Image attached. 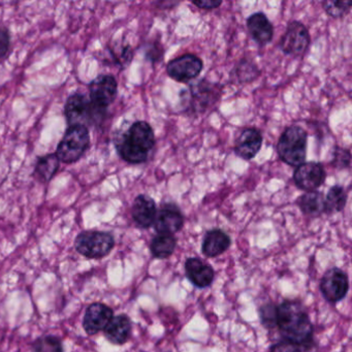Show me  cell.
<instances>
[{"label": "cell", "instance_id": "obj_1", "mask_svg": "<svg viewBox=\"0 0 352 352\" xmlns=\"http://www.w3.org/2000/svg\"><path fill=\"white\" fill-rule=\"evenodd\" d=\"M276 327L286 341L302 348L312 345L314 327L304 305L298 300H286L276 305Z\"/></svg>", "mask_w": 352, "mask_h": 352}, {"label": "cell", "instance_id": "obj_2", "mask_svg": "<svg viewBox=\"0 0 352 352\" xmlns=\"http://www.w3.org/2000/svg\"><path fill=\"white\" fill-rule=\"evenodd\" d=\"M155 143L151 125L146 121H135L117 141L116 149L127 164H141L147 162Z\"/></svg>", "mask_w": 352, "mask_h": 352}, {"label": "cell", "instance_id": "obj_3", "mask_svg": "<svg viewBox=\"0 0 352 352\" xmlns=\"http://www.w3.org/2000/svg\"><path fill=\"white\" fill-rule=\"evenodd\" d=\"M308 133L298 125H290L280 135L277 153L280 160L289 166L304 164L307 156Z\"/></svg>", "mask_w": 352, "mask_h": 352}, {"label": "cell", "instance_id": "obj_4", "mask_svg": "<svg viewBox=\"0 0 352 352\" xmlns=\"http://www.w3.org/2000/svg\"><path fill=\"white\" fill-rule=\"evenodd\" d=\"M90 133L84 125H71L57 146L56 155L60 162L73 164L79 162L90 148Z\"/></svg>", "mask_w": 352, "mask_h": 352}, {"label": "cell", "instance_id": "obj_5", "mask_svg": "<svg viewBox=\"0 0 352 352\" xmlns=\"http://www.w3.org/2000/svg\"><path fill=\"white\" fill-rule=\"evenodd\" d=\"M185 112L201 115L213 108L221 98L222 86L203 79L184 90Z\"/></svg>", "mask_w": 352, "mask_h": 352}, {"label": "cell", "instance_id": "obj_6", "mask_svg": "<svg viewBox=\"0 0 352 352\" xmlns=\"http://www.w3.org/2000/svg\"><path fill=\"white\" fill-rule=\"evenodd\" d=\"M107 110L94 106L83 94H74L67 98L65 106V116L71 125L96 124L106 117Z\"/></svg>", "mask_w": 352, "mask_h": 352}, {"label": "cell", "instance_id": "obj_7", "mask_svg": "<svg viewBox=\"0 0 352 352\" xmlns=\"http://www.w3.org/2000/svg\"><path fill=\"white\" fill-rule=\"evenodd\" d=\"M114 247V236L102 230H83L75 240L77 252L88 259L104 258L112 252Z\"/></svg>", "mask_w": 352, "mask_h": 352}, {"label": "cell", "instance_id": "obj_8", "mask_svg": "<svg viewBox=\"0 0 352 352\" xmlns=\"http://www.w3.org/2000/svg\"><path fill=\"white\" fill-rule=\"evenodd\" d=\"M311 44L308 28L300 21H292L280 40V50L294 58H300L306 54Z\"/></svg>", "mask_w": 352, "mask_h": 352}, {"label": "cell", "instance_id": "obj_9", "mask_svg": "<svg viewBox=\"0 0 352 352\" xmlns=\"http://www.w3.org/2000/svg\"><path fill=\"white\" fill-rule=\"evenodd\" d=\"M319 289L324 300L329 304H337L341 302L349 290V279L347 274L333 267L323 274L319 284Z\"/></svg>", "mask_w": 352, "mask_h": 352}, {"label": "cell", "instance_id": "obj_10", "mask_svg": "<svg viewBox=\"0 0 352 352\" xmlns=\"http://www.w3.org/2000/svg\"><path fill=\"white\" fill-rule=\"evenodd\" d=\"M204 69V63L195 54H184L173 59L166 65L168 77L179 83L187 84L197 79Z\"/></svg>", "mask_w": 352, "mask_h": 352}, {"label": "cell", "instance_id": "obj_11", "mask_svg": "<svg viewBox=\"0 0 352 352\" xmlns=\"http://www.w3.org/2000/svg\"><path fill=\"white\" fill-rule=\"evenodd\" d=\"M118 82L112 75H100L89 84L90 102L98 108L107 110L116 100Z\"/></svg>", "mask_w": 352, "mask_h": 352}, {"label": "cell", "instance_id": "obj_12", "mask_svg": "<svg viewBox=\"0 0 352 352\" xmlns=\"http://www.w3.org/2000/svg\"><path fill=\"white\" fill-rule=\"evenodd\" d=\"M294 184L300 190L314 191L322 186L327 179V173L319 162H304L296 166L294 173Z\"/></svg>", "mask_w": 352, "mask_h": 352}, {"label": "cell", "instance_id": "obj_13", "mask_svg": "<svg viewBox=\"0 0 352 352\" xmlns=\"http://www.w3.org/2000/svg\"><path fill=\"white\" fill-rule=\"evenodd\" d=\"M184 222L180 208L175 204L168 203L157 210L153 226L157 234H175L182 230Z\"/></svg>", "mask_w": 352, "mask_h": 352}, {"label": "cell", "instance_id": "obj_14", "mask_svg": "<svg viewBox=\"0 0 352 352\" xmlns=\"http://www.w3.org/2000/svg\"><path fill=\"white\" fill-rule=\"evenodd\" d=\"M114 317V311L104 302H94L88 306L84 314L83 329L89 336L104 331Z\"/></svg>", "mask_w": 352, "mask_h": 352}, {"label": "cell", "instance_id": "obj_15", "mask_svg": "<svg viewBox=\"0 0 352 352\" xmlns=\"http://www.w3.org/2000/svg\"><path fill=\"white\" fill-rule=\"evenodd\" d=\"M187 279L197 288H207L213 283L215 272L211 265L197 257H189L184 265Z\"/></svg>", "mask_w": 352, "mask_h": 352}, {"label": "cell", "instance_id": "obj_16", "mask_svg": "<svg viewBox=\"0 0 352 352\" xmlns=\"http://www.w3.org/2000/svg\"><path fill=\"white\" fill-rule=\"evenodd\" d=\"M263 135L254 127L245 129L234 144V153L244 160H251L261 151L263 146Z\"/></svg>", "mask_w": 352, "mask_h": 352}, {"label": "cell", "instance_id": "obj_17", "mask_svg": "<svg viewBox=\"0 0 352 352\" xmlns=\"http://www.w3.org/2000/svg\"><path fill=\"white\" fill-rule=\"evenodd\" d=\"M156 213H157V208H156L155 201L151 197L147 195H140L135 197L131 207V216L137 226L143 230H148L153 226Z\"/></svg>", "mask_w": 352, "mask_h": 352}, {"label": "cell", "instance_id": "obj_18", "mask_svg": "<svg viewBox=\"0 0 352 352\" xmlns=\"http://www.w3.org/2000/svg\"><path fill=\"white\" fill-rule=\"evenodd\" d=\"M251 38L259 47L267 46L274 38V26L265 14L261 12L249 16L246 21Z\"/></svg>", "mask_w": 352, "mask_h": 352}, {"label": "cell", "instance_id": "obj_19", "mask_svg": "<svg viewBox=\"0 0 352 352\" xmlns=\"http://www.w3.org/2000/svg\"><path fill=\"white\" fill-rule=\"evenodd\" d=\"M133 323L126 314L114 316L104 329V337L114 345H124L131 336Z\"/></svg>", "mask_w": 352, "mask_h": 352}, {"label": "cell", "instance_id": "obj_20", "mask_svg": "<svg viewBox=\"0 0 352 352\" xmlns=\"http://www.w3.org/2000/svg\"><path fill=\"white\" fill-rule=\"evenodd\" d=\"M232 244L230 236L222 230H209L204 236L201 252L205 256L213 258L219 256L228 250Z\"/></svg>", "mask_w": 352, "mask_h": 352}, {"label": "cell", "instance_id": "obj_21", "mask_svg": "<svg viewBox=\"0 0 352 352\" xmlns=\"http://www.w3.org/2000/svg\"><path fill=\"white\" fill-rule=\"evenodd\" d=\"M296 205L305 215L311 217H318L325 213L324 195L318 190L302 193L296 201Z\"/></svg>", "mask_w": 352, "mask_h": 352}, {"label": "cell", "instance_id": "obj_22", "mask_svg": "<svg viewBox=\"0 0 352 352\" xmlns=\"http://www.w3.org/2000/svg\"><path fill=\"white\" fill-rule=\"evenodd\" d=\"M177 239L174 234H157L150 243L152 256L157 259H166L174 254Z\"/></svg>", "mask_w": 352, "mask_h": 352}, {"label": "cell", "instance_id": "obj_23", "mask_svg": "<svg viewBox=\"0 0 352 352\" xmlns=\"http://www.w3.org/2000/svg\"><path fill=\"white\" fill-rule=\"evenodd\" d=\"M60 168V160L56 154L50 153L41 156L36 162L34 174L42 182L48 183L56 176Z\"/></svg>", "mask_w": 352, "mask_h": 352}, {"label": "cell", "instance_id": "obj_24", "mask_svg": "<svg viewBox=\"0 0 352 352\" xmlns=\"http://www.w3.org/2000/svg\"><path fill=\"white\" fill-rule=\"evenodd\" d=\"M347 204V192L341 185H333L324 197L325 213H339Z\"/></svg>", "mask_w": 352, "mask_h": 352}, {"label": "cell", "instance_id": "obj_25", "mask_svg": "<svg viewBox=\"0 0 352 352\" xmlns=\"http://www.w3.org/2000/svg\"><path fill=\"white\" fill-rule=\"evenodd\" d=\"M259 74L261 72L257 65L253 61L246 58L242 59L232 72V76L236 78V81L241 84L250 83V82L254 81L258 77Z\"/></svg>", "mask_w": 352, "mask_h": 352}, {"label": "cell", "instance_id": "obj_26", "mask_svg": "<svg viewBox=\"0 0 352 352\" xmlns=\"http://www.w3.org/2000/svg\"><path fill=\"white\" fill-rule=\"evenodd\" d=\"M32 352H65V350L60 338L47 335L38 338L32 343Z\"/></svg>", "mask_w": 352, "mask_h": 352}, {"label": "cell", "instance_id": "obj_27", "mask_svg": "<svg viewBox=\"0 0 352 352\" xmlns=\"http://www.w3.org/2000/svg\"><path fill=\"white\" fill-rule=\"evenodd\" d=\"M351 7L352 3L350 1H340V0L331 1V0H327V1L322 3V8L325 13L331 17L337 18V19L338 18L345 17L349 13Z\"/></svg>", "mask_w": 352, "mask_h": 352}, {"label": "cell", "instance_id": "obj_28", "mask_svg": "<svg viewBox=\"0 0 352 352\" xmlns=\"http://www.w3.org/2000/svg\"><path fill=\"white\" fill-rule=\"evenodd\" d=\"M350 164H351V154L349 150L336 147L333 149V160H331L333 168L338 170H346L350 168Z\"/></svg>", "mask_w": 352, "mask_h": 352}, {"label": "cell", "instance_id": "obj_29", "mask_svg": "<svg viewBox=\"0 0 352 352\" xmlns=\"http://www.w3.org/2000/svg\"><path fill=\"white\" fill-rule=\"evenodd\" d=\"M261 321L263 327L267 329H275L276 327V305L272 302L263 305L259 310Z\"/></svg>", "mask_w": 352, "mask_h": 352}, {"label": "cell", "instance_id": "obj_30", "mask_svg": "<svg viewBox=\"0 0 352 352\" xmlns=\"http://www.w3.org/2000/svg\"><path fill=\"white\" fill-rule=\"evenodd\" d=\"M269 352H304V348L292 342L281 340L270 347Z\"/></svg>", "mask_w": 352, "mask_h": 352}, {"label": "cell", "instance_id": "obj_31", "mask_svg": "<svg viewBox=\"0 0 352 352\" xmlns=\"http://www.w3.org/2000/svg\"><path fill=\"white\" fill-rule=\"evenodd\" d=\"M11 46V34L5 28H0V60L7 56Z\"/></svg>", "mask_w": 352, "mask_h": 352}, {"label": "cell", "instance_id": "obj_32", "mask_svg": "<svg viewBox=\"0 0 352 352\" xmlns=\"http://www.w3.org/2000/svg\"><path fill=\"white\" fill-rule=\"evenodd\" d=\"M146 57L153 63H157V61H160V59L164 57V48H162L160 45L154 43V44L151 45V47L148 48V50L146 51Z\"/></svg>", "mask_w": 352, "mask_h": 352}, {"label": "cell", "instance_id": "obj_33", "mask_svg": "<svg viewBox=\"0 0 352 352\" xmlns=\"http://www.w3.org/2000/svg\"><path fill=\"white\" fill-rule=\"evenodd\" d=\"M191 3L199 9L212 11L219 8L222 5V1L221 0H201V1H192Z\"/></svg>", "mask_w": 352, "mask_h": 352}]
</instances>
